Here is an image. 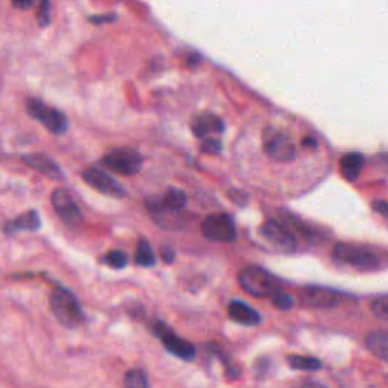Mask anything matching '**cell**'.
Masks as SVG:
<instances>
[{"label": "cell", "mask_w": 388, "mask_h": 388, "mask_svg": "<svg viewBox=\"0 0 388 388\" xmlns=\"http://www.w3.org/2000/svg\"><path fill=\"white\" fill-rule=\"evenodd\" d=\"M238 282L242 285V289L251 294L253 298H271L276 291H279V282L278 279L269 273L267 270L261 267H246L238 275Z\"/></svg>", "instance_id": "obj_1"}, {"label": "cell", "mask_w": 388, "mask_h": 388, "mask_svg": "<svg viewBox=\"0 0 388 388\" xmlns=\"http://www.w3.org/2000/svg\"><path fill=\"white\" fill-rule=\"evenodd\" d=\"M50 308L57 320L67 328H75L84 320L79 302L72 291L63 289V287L53 289L50 294Z\"/></svg>", "instance_id": "obj_2"}, {"label": "cell", "mask_w": 388, "mask_h": 388, "mask_svg": "<svg viewBox=\"0 0 388 388\" xmlns=\"http://www.w3.org/2000/svg\"><path fill=\"white\" fill-rule=\"evenodd\" d=\"M332 258L338 264H346V266L362 270H375L381 266V258L374 251L349 243H338L333 247Z\"/></svg>", "instance_id": "obj_3"}, {"label": "cell", "mask_w": 388, "mask_h": 388, "mask_svg": "<svg viewBox=\"0 0 388 388\" xmlns=\"http://www.w3.org/2000/svg\"><path fill=\"white\" fill-rule=\"evenodd\" d=\"M262 147L271 159L290 162L296 158V146L289 132L279 128L269 126L264 129L262 134Z\"/></svg>", "instance_id": "obj_4"}, {"label": "cell", "mask_w": 388, "mask_h": 388, "mask_svg": "<svg viewBox=\"0 0 388 388\" xmlns=\"http://www.w3.org/2000/svg\"><path fill=\"white\" fill-rule=\"evenodd\" d=\"M26 111L30 117L40 122L41 125L48 128V130L52 132V134H64L68 128V120L66 115L55 110V108L48 106L40 99H28Z\"/></svg>", "instance_id": "obj_5"}, {"label": "cell", "mask_w": 388, "mask_h": 388, "mask_svg": "<svg viewBox=\"0 0 388 388\" xmlns=\"http://www.w3.org/2000/svg\"><path fill=\"white\" fill-rule=\"evenodd\" d=\"M202 234L211 242L231 243L237 238V229L228 214H213L202 223Z\"/></svg>", "instance_id": "obj_6"}, {"label": "cell", "mask_w": 388, "mask_h": 388, "mask_svg": "<svg viewBox=\"0 0 388 388\" xmlns=\"http://www.w3.org/2000/svg\"><path fill=\"white\" fill-rule=\"evenodd\" d=\"M105 166L119 175H137L143 167L142 155L134 149H115L104 158Z\"/></svg>", "instance_id": "obj_7"}, {"label": "cell", "mask_w": 388, "mask_h": 388, "mask_svg": "<svg viewBox=\"0 0 388 388\" xmlns=\"http://www.w3.org/2000/svg\"><path fill=\"white\" fill-rule=\"evenodd\" d=\"M82 177H84V181L90 185V187L97 190L99 193L105 194V196L115 197V199L126 196L125 187H123L119 181H115L114 177L105 173L104 170L87 168L82 173Z\"/></svg>", "instance_id": "obj_8"}, {"label": "cell", "mask_w": 388, "mask_h": 388, "mask_svg": "<svg viewBox=\"0 0 388 388\" xmlns=\"http://www.w3.org/2000/svg\"><path fill=\"white\" fill-rule=\"evenodd\" d=\"M343 299V293L324 289V287H305V289L300 291L302 304L309 308H333L340 305Z\"/></svg>", "instance_id": "obj_9"}, {"label": "cell", "mask_w": 388, "mask_h": 388, "mask_svg": "<svg viewBox=\"0 0 388 388\" xmlns=\"http://www.w3.org/2000/svg\"><path fill=\"white\" fill-rule=\"evenodd\" d=\"M260 232L269 243L276 246L278 249L285 252H293L296 249L298 238L291 234V231L287 228L282 222L270 220L267 223H264Z\"/></svg>", "instance_id": "obj_10"}, {"label": "cell", "mask_w": 388, "mask_h": 388, "mask_svg": "<svg viewBox=\"0 0 388 388\" xmlns=\"http://www.w3.org/2000/svg\"><path fill=\"white\" fill-rule=\"evenodd\" d=\"M155 332L161 338L162 345L166 346L167 351L170 353H173L175 356L181 360H193L194 355H196V349L190 343V341L184 340L181 337H177L175 332L170 331L166 324L158 323L155 326Z\"/></svg>", "instance_id": "obj_11"}, {"label": "cell", "mask_w": 388, "mask_h": 388, "mask_svg": "<svg viewBox=\"0 0 388 388\" xmlns=\"http://www.w3.org/2000/svg\"><path fill=\"white\" fill-rule=\"evenodd\" d=\"M52 205L55 208L57 214L61 217L68 226H76L82 222V213L79 206L76 205L73 197L66 190H57L52 194Z\"/></svg>", "instance_id": "obj_12"}, {"label": "cell", "mask_w": 388, "mask_h": 388, "mask_svg": "<svg viewBox=\"0 0 388 388\" xmlns=\"http://www.w3.org/2000/svg\"><path fill=\"white\" fill-rule=\"evenodd\" d=\"M23 161H25L29 167L37 170L38 173H43L44 176L50 177V180H63V170H61L57 162L49 158L48 155L30 153L25 155Z\"/></svg>", "instance_id": "obj_13"}, {"label": "cell", "mask_w": 388, "mask_h": 388, "mask_svg": "<svg viewBox=\"0 0 388 388\" xmlns=\"http://www.w3.org/2000/svg\"><path fill=\"white\" fill-rule=\"evenodd\" d=\"M228 314L234 322L243 326H257L261 322V316L242 300H232L228 307Z\"/></svg>", "instance_id": "obj_14"}, {"label": "cell", "mask_w": 388, "mask_h": 388, "mask_svg": "<svg viewBox=\"0 0 388 388\" xmlns=\"http://www.w3.org/2000/svg\"><path fill=\"white\" fill-rule=\"evenodd\" d=\"M191 128L194 135L199 138H205L209 132H223L224 125L219 117H215V115L204 114L194 119Z\"/></svg>", "instance_id": "obj_15"}, {"label": "cell", "mask_w": 388, "mask_h": 388, "mask_svg": "<svg viewBox=\"0 0 388 388\" xmlns=\"http://www.w3.org/2000/svg\"><path fill=\"white\" fill-rule=\"evenodd\" d=\"M41 226V219L35 211H28L21 214L17 219L5 224V232L14 234L19 231H35Z\"/></svg>", "instance_id": "obj_16"}, {"label": "cell", "mask_w": 388, "mask_h": 388, "mask_svg": "<svg viewBox=\"0 0 388 388\" xmlns=\"http://www.w3.org/2000/svg\"><path fill=\"white\" fill-rule=\"evenodd\" d=\"M362 166H364L362 155H360V153H349L340 162L341 175H343L345 180H347V181H355L356 177L360 176L361 170H362Z\"/></svg>", "instance_id": "obj_17"}, {"label": "cell", "mask_w": 388, "mask_h": 388, "mask_svg": "<svg viewBox=\"0 0 388 388\" xmlns=\"http://www.w3.org/2000/svg\"><path fill=\"white\" fill-rule=\"evenodd\" d=\"M369 351L379 360L388 362V332H371L366 338Z\"/></svg>", "instance_id": "obj_18"}, {"label": "cell", "mask_w": 388, "mask_h": 388, "mask_svg": "<svg viewBox=\"0 0 388 388\" xmlns=\"http://www.w3.org/2000/svg\"><path fill=\"white\" fill-rule=\"evenodd\" d=\"M162 200H164V204L170 211H180V209H184L185 205H187V194L182 190L172 188L166 193V196L162 197Z\"/></svg>", "instance_id": "obj_19"}, {"label": "cell", "mask_w": 388, "mask_h": 388, "mask_svg": "<svg viewBox=\"0 0 388 388\" xmlns=\"http://www.w3.org/2000/svg\"><path fill=\"white\" fill-rule=\"evenodd\" d=\"M135 261L137 264L143 267H151L155 264V255L151 244L147 243V240H139V243L137 246L135 252Z\"/></svg>", "instance_id": "obj_20"}, {"label": "cell", "mask_w": 388, "mask_h": 388, "mask_svg": "<svg viewBox=\"0 0 388 388\" xmlns=\"http://www.w3.org/2000/svg\"><path fill=\"white\" fill-rule=\"evenodd\" d=\"M290 367L296 370H319L322 364L319 360L311 358V356H302V355H291L289 356Z\"/></svg>", "instance_id": "obj_21"}, {"label": "cell", "mask_w": 388, "mask_h": 388, "mask_svg": "<svg viewBox=\"0 0 388 388\" xmlns=\"http://www.w3.org/2000/svg\"><path fill=\"white\" fill-rule=\"evenodd\" d=\"M125 388H149V379L143 370H129L125 375Z\"/></svg>", "instance_id": "obj_22"}, {"label": "cell", "mask_w": 388, "mask_h": 388, "mask_svg": "<svg viewBox=\"0 0 388 388\" xmlns=\"http://www.w3.org/2000/svg\"><path fill=\"white\" fill-rule=\"evenodd\" d=\"M104 262L113 269H123L128 264V257L125 252L113 251L104 257Z\"/></svg>", "instance_id": "obj_23"}, {"label": "cell", "mask_w": 388, "mask_h": 388, "mask_svg": "<svg viewBox=\"0 0 388 388\" xmlns=\"http://www.w3.org/2000/svg\"><path fill=\"white\" fill-rule=\"evenodd\" d=\"M370 309H371V313L378 317V319L388 320V294L371 302Z\"/></svg>", "instance_id": "obj_24"}, {"label": "cell", "mask_w": 388, "mask_h": 388, "mask_svg": "<svg viewBox=\"0 0 388 388\" xmlns=\"http://www.w3.org/2000/svg\"><path fill=\"white\" fill-rule=\"evenodd\" d=\"M38 11H37V19L38 25L41 28H46L50 23V3L49 0H38Z\"/></svg>", "instance_id": "obj_25"}, {"label": "cell", "mask_w": 388, "mask_h": 388, "mask_svg": "<svg viewBox=\"0 0 388 388\" xmlns=\"http://www.w3.org/2000/svg\"><path fill=\"white\" fill-rule=\"evenodd\" d=\"M270 299H271V302H273V305L279 309H290L293 307L291 298L289 296V294H285L282 290L276 291Z\"/></svg>", "instance_id": "obj_26"}, {"label": "cell", "mask_w": 388, "mask_h": 388, "mask_svg": "<svg viewBox=\"0 0 388 388\" xmlns=\"http://www.w3.org/2000/svg\"><path fill=\"white\" fill-rule=\"evenodd\" d=\"M202 151L205 153H220L222 152L220 139H215V138L204 139V143H202Z\"/></svg>", "instance_id": "obj_27"}, {"label": "cell", "mask_w": 388, "mask_h": 388, "mask_svg": "<svg viewBox=\"0 0 388 388\" xmlns=\"http://www.w3.org/2000/svg\"><path fill=\"white\" fill-rule=\"evenodd\" d=\"M374 208L376 209L379 214L388 217V204H387V202H375Z\"/></svg>", "instance_id": "obj_28"}, {"label": "cell", "mask_w": 388, "mask_h": 388, "mask_svg": "<svg viewBox=\"0 0 388 388\" xmlns=\"http://www.w3.org/2000/svg\"><path fill=\"white\" fill-rule=\"evenodd\" d=\"M12 5L19 10H29L32 6V0H12Z\"/></svg>", "instance_id": "obj_29"}, {"label": "cell", "mask_w": 388, "mask_h": 388, "mask_svg": "<svg viewBox=\"0 0 388 388\" xmlns=\"http://www.w3.org/2000/svg\"><path fill=\"white\" fill-rule=\"evenodd\" d=\"M161 253H162V258H164L167 262H172L175 258V251L172 247H162Z\"/></svg>", "instance_id": "obj_30"}, {"label": "cell", "mask_w": 388, "mask_h": 388, "mask_svg": "<svg viewBox=\"0 0 388 388\" xmlns=\"http://www.w3.org/2000/svg\"><path fill=\"white\" fill-rule=\"evenodd\" d=\"M115 20V15H100V17H90L93 23H104V21H113Z\"/></svg>", "instance_id": "obj_31"}]
</instances>
